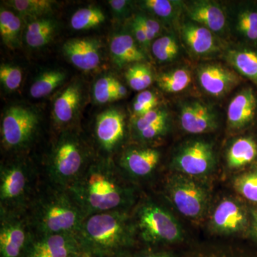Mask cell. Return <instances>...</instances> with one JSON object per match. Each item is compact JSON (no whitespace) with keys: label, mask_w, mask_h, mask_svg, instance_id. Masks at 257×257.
Instances as JSON below:
<instances>
[{"label":"cell","mask_w":257,"mask_h":257,"mask_svg":"<svg viewBox=\"0 0 257 257\" xmlns=\"http://www.w3.org/2000/svg\"><path fill=\"white\" fill-rule=\"evenodd\" d=\"M67 190L87 216L128 211L135 202V189L109 159L93 160Z\"/></svg>","instance_id":"6da1fadb"},{"label":"cell","mask_w":257,"mask_h":257,"mask_svg":"<svg viewBox=\"0 0 257 257\" xmlns=\"http://www.w3.org/2000/svg\"><path fill=\"white\" fill-rule=\"evenodd\" d=\"M88 257H128L138 236L128 211H111L87 216L77 234Z\"/></svg>","instance_id":"7a4b0ae2"},{"label":"cell","mask_w":257,"mask_h":257,"mask_svg":"<svg viewBox=\"0 0 257 257\" xmlns=\"http://www.w3.org/2000/svg\"><path fill=\"white\" fill-rule=\"evenodd\" d=\"M25 214L35 236L77 234L87 217L68 190L54 186L34 197Z\"/></svg>","instance_id":"3957f363"},{"label":"cell","mask_w":257,"mask_h":257,"mask_svg":"<svg viewBox=\"0 0 257 257\" xmlns=\"http://www.w3.org/2000/svg\"><path fill=\"white\" fill-rule=\"evenodd\" d=\"M93 160L90 149L77 134L62 133L47 160V175L52 186L67 190Z\"/></svg>","instance_id":"277c9868"},{"label":"cell","mask_w":257,"mask_h":257,"mask_svg":"<svg viewBox=\"0 0 257 257\" xmlns=\"http://www.w3.org/2000/svg\"><path fill=\"white\" fill-rule=\"evenodd\" d=\"M133 218L139 239L150 247L174 244L184 239L178 221L156 203H143L139 206Z\"/></svg>","instance_id":"5b68a950"},{"label":"cell","mask_w":257,"mask_h":257,"mask_svg":"<svg viewBox=\"0 0 257 257\" xmlns=\"http://www.w3.org/2000/svg\"><path fill=\"white\" fill-rule=\"evenodd\" d=\"M202 179L175 173L167 179L166 194L179 214L193 221H200L209 213V190Z\"/></svg>","instance_id":"8992f818"},{"label":"cell","mask_w":257,"mask_h":257,"mask_svg":"<svg viewBox=\"0 0 257 257\" xmlns=\"http://www.w3.org/2000/svg\"><path fill=\"white\" fill-rule=\"evenodd\" d=\"M22 161L2 164L0 168V210L26 212L31 203L34 176Z\"/></svg>","instance_id":"52a82bcc"},{"label":"cell","mask_w":257,"mask_h":257,"mask_svg":"<svg viewBox=\"0 0 257 257\" xmlns=\"http://www.w3.org/2000/svg\"><path fill=\"white\" fill-rule=\"evenodd\" d=\"M40 115L30 106L15 104L5 111L2 119V143L5 150H26L33 143L40 128Z\"/></svg>","instance_id":"ba28073f"},{"label":"cell","mask_w":257,"mask_h":257,"mask_svg":"<svg viewBox=\"0 0 257 257\" xmlns=\"http://www.w3.org/2000/svg\"><path fill=\"white\" fill-rule=\"evenodd\" d=\"M209 209V228L214 234L239 236L249 230V211L237 198L224 196Z\"/></svg>","instance_id":"9c48e42d"},{"label":"cell","mask_w":257,"mask_h":257,"mask_svg":"<svg viewBox=\"0 0 257 257\" xmlns=\"http://www.w3.org/2000/svg\"><path fill=\"white\" fill-rule=\"evenodd\" d=\"M216 165L213 145L202 140L183 144L174 155L172 162L177 173L202 179L210 175Z\"/></svg>","instance_id":"30bf717a"},{"label":"cell","mask_w":257,"mask_h":257,"mask_svg":"<svg viewBox=\"0 0 257 257\" xmlns=\"http://www.w3.org/2000/svg\"><path fill=\"white\" fill-rule=\"evenodd\" d=\"M34 237L25 212L0 210V257H24Z\"/></svg>","instance_id":"8fae6325"},{"label":"cell","mask_w":257,"mask_h":257,"mask_svg":"<svg viewBox=\"0 0 257 257\" xmlns=\"http://www.w3.org/2000/svg\"><path fill=\"white\" fill-rule=\"evenodd\" d=\"M84 256L77 234H59L35 236L24 257Z\"/></svg>","instance_id":"7c38bea8"},{"label":"cell","mask_w":257,"mask_h":257,"mask_svg":"<svg viewBox=\"0 0 257 257\" xmlns=\"http://www.w3.org/2000/svg\"><path fill=\"white\" fill-rule=\"evenodd\" d=\"M126 134L125 115L121 109L110 108L98 115L94 135L103 151L112 153L122 144Z\"/></svg>","instance_id":"4fadbf2b"},{"label":"cell","mask_w":257,"mask_h":257,"mask_svg":"<svg viewBox=\"0 0 257 257\" xmlns=\"http://www.w3.org/2000/svg\"><path fill=\"white\" fill-rule=\"evenodd\" d=\"M179 117L182 130L193 135L211 133L218 127L216 111L197 99L184 101L180 106Z\"/></svg>","instance_id":"5bb4252c"},{"label":"cell","mask_w":257,"mask_h":257,"mask_svg":"<svg viewBox=\"0 0 257 257\" xmlns=\"http://www.w3.org/2000/svg\"><path fill=\"white\" fill-rule=\"evenodd\" d=\"M199 84L209 95L221 97L231 92L240 82L239 76L219 64H204L197 70Z\"/></svg>","instance_id":"9a60e30c"},{"label":"cell","mask_w":257,"mask_h":257,"mask_svg":"<svg viewBox=\"0 0 257 257\" xmlns=\"http://www.w3.org/2000/svg\"><path fill=\"white\" fill-rule=\"evenodd\" d=\"M160 160L158 150L146 147H130L121 154L118 167L125 176L143 178L152 175Z\"/></svg>","instance_id":"2e32d148"},{"label":"cell","mask_w":257,"mask_h":257,"mask_svg":"<svg viewBox=\"0 0 257 257\" xmlns=\"http://www.w3.org/2000/svg\"><path fill=\"white\" fill-rule=\"evenodd\" d=\"M62 52L71 63L81 70H94L101 63V42L96 39H72L64 44Z\"/></svg>","instance_id":"e0dca14e"},{"label":"cell","mask_w":257,"mask_h":257,"mask_svg":"<svg viewBox=\"0 0 257 257\" xmlns=\"http://www.w3.org/2000/svg\"><path fill=\"white\" fill-rule=\"evenodd\" d=\"M257 112V98L251 87L240 91L230 101L227 121L232 130L246 128L254 119Z\"/></svg>","instance_id":"ac0fdd59"},{"label":"cell","mask_w":257,"mask_h":257,"mask_svg":"<svg viewBox=\"0 0 257 257\" xmlns=\"http://www.w3.org/2000/svg\"><path fill=\"white\" fill-rule=\"evenodd\" d=\"M185 8L191 21L202 25L213 33H224L226 28V15L215 2L192 1L185 4Z\"/></svg>","instance_id":"d6986e66"},{"label":"cell","mask_w":257,"mask_h":257,"mask_svg":"<svg viewBox=\"0 0 257 257\" xmlns=\"http://www.w3.org/2000/svg\"><path fill=\"white\" fill-rule=\"evenodd\" d=\"M83 101L82 85L71 83L56 98L52 108V117L59 126H66L77 117Z\"/></svg>","instance_id":"ffe728a7"},{"label":"cell","mask_w":257,"mask_h":257,"mask_svg":"<svg viewBox=\"0 0 257 257\" xmlns=\"http://www.w3.org/2000/svg\"><path fill=\"white\" fill-rule=\"evenodd\" d=\"M180 32L184 43L194 55H209L219 50L213 32L199 24L185 22L181 26Z\"/></svg>","instance_id":"44dd1931"},{"label":"cell","mask_w":257,"mask_h":257,"mask_svg":"<svg viewBox=\"0 0 257 257\" xmlns=\"http://www.w3.org/2000/svg\"><path fill=\"white\" fill-rule=\"evenodd\" d=\"M109 51L115 64L119 67L130 63H141L147 59L145 51L130 34L115 35L109 44Z\"/></svg>","instance_id":"7402d4cb"},{"label":"cell","mask_w":257,"mask_h":257,"mask_svg":"<svg viewBox=\"0 0 257 257\" xmlns=\"http://www.w3.org/2000/svg\"><path fill=\"white\" fill-rule=\"evenodd\" d=\"M57 27V23L52 18L32 20L27 25L25 32V41L27 45L33 50L47 46L55 37Z\"/></svg>","instance_id":"603a6c76"},{"label":"cell","mask_w":257,"mask_h":257,"mask_svg":"<svg viewBox=\"0 0 257 257\" xmlns=\"http://www.w3.org/2000/svg\"><path fill=\"white\" fill-rule=\"evenodd\" d=\"M257 157V144L251 138L236 139L226 153V162L231 169H239L249 165Z\"/></svg>","instance_id":"cb8c5ba5"},{"label":"cell","mask_w":257,"mask_h":257,"mask_svg":"<svg viewBox=\"0 0 257 257\" xmlns=\"http://www.w3.org/2000/svg\"><path fill=\"white\" fill-rule=\"evenodd\" d=\"M226 60L236 72L257 85V50L248 48L231 50Z\"/></svg>","instance_id":"d4e9b609"},{"label":"cell","mask_w":257,"mask_h":257,"mask_svg":"<svg viewBox=\"0 0 257 257\" xmlns=\"http://www.w3.org/2000/svg\"><path fill=\"white\" fill-rule=\"evenodd\" d=\"M234 28L245 41L257 44V5L250 3L239 8L235 16Z\"/></svg>","instance_id":"484cf974"},{"label":"cell","mask_w":257,"mask_h":257,"mask_svg":"<svg viewBox=\"0 0 257 257\" xmlns=\"http://www.w3.org/2000/svg\"><path fill=\"white\" fill-rule=\"evenodd\" d=\"M67 73L61 69H49L41 72L32 82L30 94L35 99L50 95L56 89L63 84Z\"/></svg>","instance_id":"4316f807"},{"label":"cell","mask_w":257,"mask_h":257,"mask_svg":"<svg viewBox=\"0 0 257 257\" xmlns=\"http://www.w3.org/2000/svg\"><path fill=\"white\" fill-rule=\"evenodd\" d=\"M22 20L10 10L1 8L0 10V35L3 43L8 48H18L20 45Z\"/></svg>","instance_id":"83f0119b"},{"label":"cell","mask_w":257,"mask_h":257,"mask_svg":"<svg viewBox=\"0 0 257 257\" xmlns=\"http://www.w3.org/2000/svg\"><path fill=\"white\" fill-rule=\"evenodd\" d=\"M181 257H257V253L233 245L211 244L192 248Z\"/></svg>","instance_id":"f1b7e54d"},{"label":"cell","mask_w":257,"mask_h":257,"mask_svg":"<svg viewBox=\"0 0 257 257\" xmlns=\"http://www.w3.org/2000/svg\"><path fill=\"white\" fill-rule=\"evenodd\" d=\"M55 3L50 0H13L8 4L19 15L35 20L52 13Z\"/></svg>","instance_id":"f546056e"},{"label":"cell","mask_w":257,"mask_h":257,"mask_svg":"<svg viewBox=\"0 0 257 257\" xmlns=\"http://www.w3.org/2000/svg\"><path fill=\"white\" fill-rule=\"evenodd\" d=\"M192 81V76L188 69H175L157 77L159 87L167 93H177L187 89Z\"/></svg>","instance_id":"4dcf8cb0"},{"label":"cell","mask_w":257,"mask_h":257,"mask_svg":"<svg viewBox=\"0 0 257 257\" xmlns=\"http://www.w3.org/2000/svg\"><path fill=\"white\" fill-rule=\"evenodd\" d=\"M106 17L97 7L81 8L72 15L70 25L74 30H87L97 28L105 22Z\"/></svg>","instance_id":"1f68e13d"},{"label":"cell","mask_w":257,"mask_h":257,"mask_svg":"<svg viewBox=\"0 0 257 257\" xmlns=\"http://www.w3.org/2000/svg\"><path fill=\"white\" fill-rule=\"evenodd\" d=\"M234 187L243 199L257 205V167L238 176L234 179Z\"/></svg>","instance_id":"d6a6232c"},{"label":"cell","mask_w":257,"mask_h":257,"mask_svg":"<svg viewBox=\"0 0 257 257\" xmlns=\"http://www.w3.org/2000/svg\"><path fill=\"white\" fill-rule=\"evenodd\" d=\"M126 82L135 91H145L153 82V74L146 64L136 63L128 67L125 73Z\"/></svg>","instance_id":"836d02e7"},{"label":"cell","mask_w":257,"mask_h":257,"mask_svg":"<svg viewBox=\"0 0 257 257\" xmlns=\"http://www.w3.org/2000/svg\"><path fill=\"white\" fill-rule=\"evenodd\" d=\"M151 49L154 57L160 62H171L179 55L178 42L172 35H165L156 39Z\"/></svg>","instance_id":"e575fe53"},{"label":"cell","mask_w":257,"mask_h":257,"mask_svg":"<svg viewBox=\"0 0 257 257\" xmlns=\"http://www.w3.org/2000/svg\"><path fill=\"white\" fill-rule=\"evenodd\" d=\"M143 9L162 20H173L178 13L181 2L170 0H145L141 2Z\"/></svg>","instance_id":"d590c367"},{"label":"cell","mask_w":257,"mask_h":257,"mask_svg":"<svg viewBox=\"0 0 257 257\" xmlns=\"http://www.w3.org/2000/svg\"><path fill=\"white\" fill-rule=\"evenodd\" d=\"M167 121H169V114L167 111L164 108H156L153 110L149 111L143 116L133 118L132 128H133L134 135H136L147 128L167 122Z\"/></svg>","instance_id":"8d00e7d4"},{"label":"cell","mask_w":257,"mask_h":257,"mask_svg":"<svg viewBox=\"0 0 257 257\" xmlns=\"http://www.w3.org/2000/svg\"><path fill=\"white\" fill-rule=\"evenodd\" d=\"M23 78V71L18 66L12 64L0 66V82L7 92L16 91L21 85Z\"/></svg>","instance_id":"74e56055"},{"label":"cell","mask_w":257,"mask_h":257,"mask_svg":"<svg viewBox=\"0 0 257 257\" xmlns=\"http://www.w3.org/2000/svg\"><path fill=\"white\" fill-rule=\"evenodd\" d=\"M114 77L104 76L97 79L93 87V98L97 104H106L115 101Z\"/></svg>","instance_id":"f35d334b"},{"label":"cell","mask_w":257,"mask_h":257,"mask_svg":"<svg viewBox=\"0 0 257 257\" xmlns=\"http://www.w3.org/2000/svg\"><path fill=\"white\" fill-rule=\"evenodd\" d=\"M159 100L156 94L151 91H143L138 94L133 101V117L143 116L149 111L156 109Z\"/></svg>","instance_id":"ab89813d"},{"label":"cell","mask_w":257,"mask_h":257,"mask_svg":"<svg viewBox=\"0 0 257 257\" xmlns=\"http://www.w3.org/2000/svg\"><path fill=\"white\" fill-rule=\"evenodd\" d=\"M135 17L141 24L150 42L155 40L157 35H160L161 25L156 19L143 14H138Z\"/></svg>","instance_id":"60d3db41"},{"label":"cell","mask_w":257,"mask_h":257,"mask_svg":"<svg viewBox=\"0 0 257 257\" xmlns=\"http://www.w3.org/2000/svg\"><path fill=\"white\" fill-rule=\"evenodd\" d=\"M130 28H131L132 35L135 41L138 42V45L143 48V50H148L151 42L149 40L147 33L141 24L135 17H134L130 23Z\"/></svg>","instance_id":"b9f144b4"},{"label":"cell","mask_w":257,"mask_h":257,"mask_svg":"<svg viewBox=\"0 0 257 257\" xmlns=\"http://www.w3.org/2000/svg\"><path fill=\"white\" fill-rule=\"evenodd\" d=\"M113 13L118 19H124L131 12V2L127 0H110L108 2Z\"/></svg>","instance_id":"7bdbcfd3"},{"label":"cell","mask_w":257,"mask_h":257,"mask_svg":"<svg viewBox=\"0 0 257 257\" xmlns=\"http://www.w3.org/2000/svg\"><path fill=\"white\" fill-rule=\"evenodd\" d=\"M128 257H177L168 250L152 249V247L142 251H135Z\"/></svg>","instance_id":"ee69618b"},{"label":"cell","mask_w":257,"mask_h":257,"mask_svg":"<svg viewBox=\"0 0 257 257\" xmlns=\"http://www.w3.org/2000/svg\"><path fill=\"white\" fill-rule=\"evenodd\" d=\"M114 94L115 101L123 99L127 95V89L122 83L116 79H114Z\"/></svg>","instance_id":"f6af8a7d"},{"label":"cell","mask_w":257,"mask_h":257,"mask_svg":"<svg viewBox=\"0 0 257 257\" xmlns=\"http://www.w3.org/2000/svg\"><path fill=\"white\" fill-rule=\"evenodd\" d=\"M250 232L257 241V209L250 212Z\"/></svg>","instance_id":"bcb514c9"},{"label":"cell","mask_w":257,"mask_h":257,"mask_svg":"<svg viewBox=\"0 0 257 257\" xmlns=\"http://www.w3.org/2000/svg\"><path fill=\"white\" fill-rule=\"evenodd\" d=\"M84 256H85V255H84ZM79 256V257H83V256Z\"/></svg>","instance_id":"7dc6e473"},{"label":"cell","mask_w":257,"mask_h":257,"mask_svg":"<svg viewBox=\"0 0 257 257\" xmlns=\"http://www.w3.org/2000/svg\"><path fill=\"white\" fill-rule=\"evenodd\" d=\"M83 257H88V256H83Z\"/></svg>","instance_id":"c3c4849f"}]
</instances>
